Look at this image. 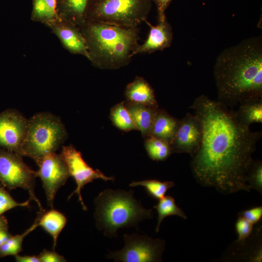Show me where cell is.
Returning <instances> with one entry per match:
<instances>
[{
    "label": "cell",
    "mask_w": 262,
    "mask_h": 262,
    "mask_svg": "<svg viewBox=\"0 0 262 262\" xmlns=\"http://www.w3.org/2000/svg\"><path fill=\"white\" fill-rule=\"evenodd\" d=\"M38 226L37 216L33 224L25 231L21 234L12 236L0 246V257L18 254L22 250L24 239Z\"/></svg>",
    "instance_id": "484cf974"
},
{
    "label": "cell",
    "mask_w": 262,
    "mask_h": 262,
    "mask_svg": "<svg viewBox=\"0 0 262 262\" xmlns=\"http://www.w3.org/2000/svg\"><path fill=\"white\" fill-rule=\"evenodd\" d=\"M67 138L59 117L49 112L37 113L28 120L19 154L30 157L38 165L45 156L55 152Z\"/></svg>",
    "instance_id": "5b68a950"
},
{
    "label": "cell",
    "mask_w": 262,
    "mask_h": 262,
    "mask_svg": "<svg viewBox=\"0 0 262 262\" xmlns=\"http://www.w3.org/2000/svg\"><path fill=\"white\" fill-rule=\"evenodd\" d=\"M241 216L253 225L257 223L262 217V206H257L238 213Z\"/></svg>",
    "instance_id": "f546056e"
},
{
    "label": "cell",
    "mask_w": 262,
    "mask_h": 262,
    "mask_svg": "<svg viewBox=\"0 0 262 262\" xmlns=\"http://www.w3.org/2000/svg\"><path fill=\"white\" fill-rule=\"evenodd\" d=\"M47 26L58 37L65 49L72 54L82 55L88 59L85 39L78 26L59 18Z\"/></svg>",
    "instance_id": "4fadbf2b"
},
{
    "label": "cell",
    "mask_w": 262,
    "mask_h": 262,
    "mask_svg": "<svg viewBox=\"0 0 262 262\" xmlns=\"http://www.w3.org/2000/svg\"><path fill=\"white\" fill-rule=\"evenodd\" d=\"M180 119L172 116L164 109H157L152 125L150 135L169 144L177 132Z\"/></svg>",
    "instance_id": "2e32d148"
},
{
    "label": "cell",
    "mask_w": 262,
    "mask_h": 262,
    "mask_svg": "<svg viewBox=\"0 0 262 262\" xmlns=\"http://www.w3.org/2000/svg\"><path fill=\"white\" fill-rule=\"evenodd\" d=\"M158 21V24L154 26L147 20L145 21L149 27L148 34L144 42L138 45L134 55L162 51L171 46L173 39L171 25L166 18Z\"/></svg>",
    "instance_id": "5bb4252c"
},
{
    "label": "cell",
    "mask_w": 262,
    "mask_h": 262,
    "mask_svg": "<svg viewBox=\"0 0 262 262\" xmlns=\"http://www.w3.org/2000/svg\"><path fill=\"white\" fill-rule=\"evenodd\" d=\"M30 199L18 203L15 200L7 191L0 187V215L5 212L16 207H28Z\"/></svg>",
    "instance_id": "83f0119b"
},
{
    "label": "cell",
    "mask_w": 262,
    "mask_h": 262,
    "mask_svg": "<svg viewBox=\"0 0 262 262\" xmlns=\"http://www.w3.org/2000/svg\"><path fill=\"white\" fill-rule=\"evenodd\" d=\"M124 247L111 252L107 258L116 262H152L162 261L164 242L138 234H125Z\"/></svg>",
    "instance_id": "ba28073f"
},
{
    "label": "cell",
    "mask_w": 262,
    "mask_h": 262,
    "mask_svg": "<svg viewBox=\"0 0 262 262\" xmlns=\"http://www.w3.org/2000/svg\"><path fill=\"white\" fill-rule=\"evenodd\" d=\"M217 100L228 107L262 98V37H251L224 49L213 67Z\"/></svg>",
    "instance_id": "7a4b0ae2"
},
{
    "label": "cell",
    "mask_w": 262,
    "mask_h": 262,
    "mask_svg": "<svg viewBox=\"0 0 262 262\" xmlns=\"http://www.w3.org/2000/svg\"><path fill=\"white\" fill-rule=\"evenodd\" d=\"M158 213L157 224L156 231L158 232L160 229L161 223L164 218L170 215H177L186 219L187 215L182 209L176 204L175 199L172 196H165L159 200V202L154 206Z\"/></svg>",
    "instance_id": "cb8c5ba5"
},
{
    "label": "cell",
    "mask_w": 262,
    "mask_h": 262,
    "mask_svg": "<svg viewBox=\"0 0 262 262\" xmlns=\"http://www.w3.org/2000/svg\"><path fill=\"white\" fill-rule=\"evenodd\" d=\"M85 41L92 65L101 69L128 65L139 45L138 28L85 19L78 26Z\"/></svg>",
    "instance_id": "3957f363"
},
{
    "label": "cell",
    "mask_w": 262,
    "mask_h": 262,
    "mask_svg": "<svg viewBox=\"0 0 262 262\" xmlns=\"http://www.w3.org/2000/svg\"><path fill=\"white\" fill-rule=\"evenodd\" d=\"M253 225L244 217L239 216L235 223V230L238 235L237 243L243 244L250 236Z\"/></svg>",
    "instance_id": "f1b7e54d"
},
{
    "label": "cell",
    "mask_w": 262,
    "mask_h": 262,
    "mask_svg": "<svg viewBox=\"0 0 262 262\" xmlns=\"http://www.w3.org/2000/svg\"><path fill=\"white\" fill-rule=\"evenodd\" d=\"M144 146L149 158L156 161H164L173 153L169 144L152 136L144 138Z\"/></svg>",
    "instance_id": "603a6c76"
},
{
    "label": "cell",
    "mask_w": 262,
    "mask_h": 262,
    "mask_svg": "<svg viewBox=\"0 0 262 262\" xmlns=\"http://www.w3.org/2000/svg\"><path fill=\"white\" fill-rule=\"evenodd\" d=\"M38 166L37 177L41 179L48 205L52 208L56 194L70 177V173L61 155L55 152L45 156Z\"/></svg>",
    "instance_id": "30bf717a"
},
{
    "label": "cell",
    "mask_w": 262,
    "mask_h": 262,
    "mask_svg": "<svg viewBox=\"0 0 262 262\" xmlns=\"http://www.w3.org/2000/svg\"><path fill=\"white\" fill-rule=\"evenodd\" d=\"M89 0H56L59 18L79 26L85 20Z\"/></svg>",
    "instance_id": "e0dca14e"
},
{
    "label": "cell",
    "mask_w": 262,
    "mask_h": 262,
    "mask_svg": "<svg viewBox=\"0 0 262 262\" xmlns=\"http://www.w3.org/2000/svg\"><path fill=\"white\" fill-rule=\"evenodd\" d=\"M60 154L66 163L70 176L74 178L77 185L76 189L69 196L68 199L76 194L78 196L79 200L83 209L87 210V208L81 195V190L84 186L95 180L114 181L115 178L106 176L99 170H95L90 167L83 160L81 152L78 151L72 145L63 146Z\"/></svg>",
    "instance_id": "9c48e42d"
},
{
    "label": "cell",
    "mask_w": 262,
    "mask_h": 262,
    "mask_svg": "<svg viewBox=\"0 0 262 262\" xmlns=\"http://www.w3.org/2000/svg\"><path fill=\"white\" fill-rule=\"evenodd\" d=\"M38 256L40 262H66L65 258L57 252L54 250L49 251L44 249Z\"/></svg>",
    "instance_id": "4dcf8cb0"
},
{
    "label": "cell",
    "mask_w": 262,
    "mask_h": 262,
    "mask_svg": "<svg viewBox=\"0 0 262 262\" xmlns=\"http://www.w3.org/2000/svg\"><path fill=\"white\" fill-rule=\"evenodd\" d=\"M37 216L39 226L52 237L53 249L55 250L58 236L66 224V217L62 213L53 209L47 212H40Z\"/></svg>",
    "instance_id": "d6986e66"
},
{
    "label": "cell",
    "mask_w": 262,
    "mask_h": 262,
    "mask_svg": "<svg viewBox=\"0 0 262 262\" xmlns=\"http://www.w3.org/2000/svg\"><path fill=\"white\" fill-rule=\"evenodd\" d=\"M28 119L15 109L0 113V148L19 154L27 128Z\"/></svg>",
    "instance_id": "7c38bea8"
},
{
    "label": "cell",
    "mask_w": 262,
    "mask_h": 262,
    "mask_svg": "<svg viewBox=\"0 0 262 262\" xmlns=\"http://www.w3.org/2000/svg\"><path fill=\"white\" fill-rule=\"evenodd\" d=\"M31 19L48 26L59 18L56 0H33Z\"/></svg>",
    "instance_id": "44dd1931"
},
{
    "label": "cell",
    "mask_w": 262,
    "mask_h": 262,
    "mask_svg": "<svg viewBox=\"0 0 262 262\" xmlns=\"http://www.w3.org/2000/svg\"><path fill=\"white\" fill-rule=\"evenodd\" d=\"M190 108L202 125L201 144L190 164L197 182L225 195L249 192L246 175L262 131H251L238 120L235 111L204 95Z\"/></svg>",
    "instance_id": "6da1fadb"
},
{
    "label": "cell",
    "mask_w": 262,
    "mask_h": 262,
    "mask_svg": "<svg viewBox=\"0 0 262 262\" xmlns=\"http://www.w3.org/2000/svg\"><path fill=\"white\" fill-rule=\"evenodd\" d=\"M238 120L249 127L255 123H262V98L243 101L235 111Z\"/></svg>",
    "instance_id": "ffe728a7"
},
{
    "label": "cell",
    "mask_w": 262,
    "mask_h": 262,
    "mask_svg": "<svg viewBox=\"0 0 262 262\" xmlns=\"http://www.w3.org/2000/svg\"><path fill=\"white\" fill-rule=\"evenodd\" d=\"M174 185L173 181H161L155 179L133 181L130 184L131 187H144L151 197L158 200L164 197L167 190Z\"/></svg>",
    "instance_id": "d4e9b609"
},
{
    "label": "cell",
    "mask_w": 262,
    "mask_h": 262,
    "mask_svg": "<svg viewBox=\"0 0 262 262\" xmlns=\"http://www.w3.org/2000/svg\"><path fill=\"white\" fill-rule=\"evenodd\" d=\"M109 116L113 124L121 131L137 130L124 100L112 107Z\"/></svg>",
    "instance_id": "7402d4cb"
},
{
    "label": "cell",
    "mask_w": 262,
    "mask_h": 262,
    "mask_svg": "<svg viewBox=\"0 0 262 262\" xmlns=\"http://www.w3.org/2000/svg\"><path fill=\"white\" fill-rule=\"evenodd\" d=\"M36 171L23 161L20 155L0 148V185L12 190L21 188L28 192L29 199L34 201L41 212L44 211L34 192Z\"/></svg>",
    "instance_id": "52a82bcc"
},
{
    "label": "cell",
    "mask_w": 262,
    "mask_h": 262,
    "mask_svg": "<svg viewBox=\"0 0 262 262\" xmlns=\"http://www.w3.org/2000/svg\"><path fill=\"white\" fill-rule=\"evenodd\" d=\"M202 125L196 114L187 113L180 119L176 135L170 144L173 153H185L192 158L199 150L202 139Z\"/></svg>",
    "instance_id": "8fae6325"
},
{
    "label": "cell",
    "mask_w": 262,
    "mask_h": 262,
    "mask_svg": "<svg viewBox=\"0 0 262 262\" xmlns=\"http://www.w3.org/2000/svg\"><path fill=\"white\" fill-rule=\"evenodd\" d=\"M15 257L17 262H40L38 256L34 255L20 256L16 254L15 255Z\"/></svg>",
    "instance_id": "d6a6232c"
},
{
    "label": "cell",
    "mask_w": 262,
    "mask_h": 262,
    "mask_svg": "<svg viewBox=\"0 0 262 262\" xmlns=\"http://www.w3.org/2000/svg\"><path fill=\"white\" fill-rule=\"evenodd\" d=\"M246 182L250 189L262 194V162L260 160L252 162L246 175Z\"/></svg>",
    "instance_id": "4316f807"
},
{
    "label": "cell",
    "mask_w": 262,
    "mask_h": 262,
    "mask_svg": "<svg viewBox=\"0 0 262 262\" xmlns=\"http://www.w3.org/2000/svg\"><path fill=\"white\" fill-rule=\"evenodd\" d=\"M12 236L8 230H0V246Z\"/></svg>",
    "instance_id": "836d02e7"
},
{
    "label": "cell",
    "mask_w": 262,
    "mask_h": 262,
    "mask_svg": "<svg viewBox=\"0 0 262 262\" xmlns=\"http://www.w3.org/2000/svg\"><path fill=\"white\" fill-rule=\"evenodd\" d=\"M94 203L97 226L108 237L115 236L120 228L135 226L153 216L152 210L144 208L134 198L132 191L106 189L98 195Z\"/></svg>",
    "instance_id": "277c9868"
},
{
    "label": "cell",
    "mask_w": 262,
    "mask_h": 262,
    "mask_svg": "<svg viewBox=\"0 0 262 262\" xmlns=\"http://www.w3.org/2000/svg\"><path fill=\"white\" fill-rule=\"evenodd\" d=\"M125 101L158 108L154 92L149 83L143 77L136 76L128 84L124 91Z\"/></svg>",
    "instance_id": "9a60e30c"
},
{
    "label": "cell",
    "mask_w": 262,
    "mask_h": 262,
    "mask_svg": "<svg viewBox=\"0 0 262 262\" xmlns=\"http://www.w3.org/2000/svg\"><path fill=\"white\" fill-rule=\"evenodd\" d=\"M124 101L137 130L141 131L144 139L149 136L157 110L159 108H155Z\"/></svg>",
    "instance_id": "ac0fdd59"
},
{
    "label": "cell",
    "mask_w": 262,
    "mask_h": 262,
    "mask_svg": "<svg viewBox=\"0 0 262 262\" xmlns=\"http://www.w3.org/2000/svg\"><path fill=\"white\" fill-rule=\"evenodd\" d=\"M172 0H152L156 6L158 21L163 20L166 18L165 11Z\"/></svg>",
    "instance_id": "1f68e13d"
},
{
    "label": "cell",
    "mask_w": 262,
    "mask_h": 262,
    "mask_svg": "<svg viewBox=\"0 0 262 262\" xmlns=\"http://www.w3.org/2000/svg\"><path fill=\"white\" fill-rule=\"evenodd\" d=\"M152 0H89L85 19L137 27L147 20Z\"/></svg>",
    "instance_id": "8992f818"
},
{
    "label": "cell",
    "mask_w": 262,
    "mask_h": 262,
    "mask_svg": "<svg viewBox=\"0 0 262 262\" xmlns=\"http://www.w3.org/2000/svg\"><path fill=\"white\" fill-rule=\"evenodd\" d=\"M8 225L6 218L0 215V230H8Z\"/></svg>",
    "instance_id": "e575fe53"
}]
</instances>
